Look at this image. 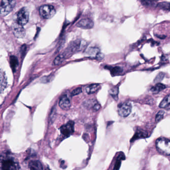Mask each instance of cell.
<instances>
[{
	"mask_svg": "<svg viewBox=\"0 0 170 170\" xmlns=\"http://www.w3.org/2000/svg\"><path fill=\"white\" fill-rule=\"evenodd\" d=\"M65 161H62L61 162V165H60V166H61V168H62L63 167L65 166Z\"/></svg>",
	"mask_w": 170,
	"mask_h": 170,
	"instance_id": "obj_31",
	"label": "cell"
},
{
	"mask_svg": "<svg viewBox=\"0 0 170 170\" xmlns=\"http://www.w3.org/2000/svg\"><path fill=\"white\" fill-rule=\"evenodd\" d=\"M158 0H141L142 5L147 7H154L156 4V2Z\"/></svg>",
	"mask_w": 170,
	"mask_h": 170,
	"instance_id": "obj_19",
	"label": "cell"
},
{
	"mask_svg": "<svg viewBox=\"0 0 170 170\" xmlns=\"http://www.w3.org/2000/svg\"><path fill=\"white\" fill-rule=\"evenodd\" d=\"M30 170H44L41 162L38 160L32 161L29 163Z\"/></svg>",
	"mask_w": 170,
	"mask_h": 170,
	"instance_id": "obj_14",
	"label": "cell"
},
{
	"mask_svg": "<svg viewBox=\"0 0 170 170\" xmlns=\"http://www.w3.org/2000/svg\"><path fill=\"white\" fill-rule=\"evenodd\" d=\"M12 32L15 37L22 39L25 37L26 31L23 26L14 22L12 25Z\"/></svg>",
	"mask_w": 170,
	"mask_h": 170,
	"instance_id": "obj_9",
	"label": "cell"
},
{
	"mask_svg": "<svg viewBox=\"0 0 170 170\" xmlns=\"http://www.w3.org/2000/svg\"><path fill=\"white\" fill-rule=\"evenodd\" d=\"M88 56L92 58L96 59L98 60L103 59L104 55L101 53L100 50L97 47H91L88 49L87 52Z\"/></svg>",
	"mask_w": 170,
	"mask_h": 170,
	"instance_id": "obj_10",
	"label": "cell"
},
{
	"mask_svg": "<svg viewBox=\"0 0 170 170\" xmlns=\"http://www.w3.org/2000/svg\"><path fill=\"white\" fill-rule=\"evenodd\" d=\"M122 159H123V155H120L118 157V158L117 159L116 163L115 166V167H114L113 170H119L121 165V160H122Z\"/></svg>",
	"mask_w": 170,
	"mask_h": 170,
	"instance_id": "obj_25",
	"label": "cell"
},
{
	"mask_svg": "<svg viewBox=\"0 0 170 170\" xmlns=\"http://www.w3.org/2000/svg\"><path fill=\"white\" fill-rule=\"evenodd\" d=\"M65 59V56H63L62 53L60 54L58 56L55 58L54 60V64L55 65H58L62 63V62L64 61Z\"/></svg>",
	"mask_w": 170,
	"mask_h": 170,
	"instance_id": "obj_22",
	"label": "cell"
},
{
	"mask_svg": "<svg viewBox=\"0 0 170 170\" xmlns=\"http://www.w3.org/2000/svg\"><path fill=\"white\" fill-rule=\"evenodd\" d=\"M100 108V103H98L97 102H96V103H95L94 106H93V109L95 112H97V111H98V110Z\"/></svg>",
	"mask_w": 170,
	"mask_h": 170,
	"instance_id": "obj_29",
	"label": "cell"
},
{
	"mask_svg": "<svg viewBox=\"0 0 170 170\" xmlns=\"http://www.w3.org/2000/svg\"><path fill=\"white\" fill-rule=\"evenodd\" d=\"M158 7L162 10L170 11V3L168 2H162L159 3Z\"/></svg>",
	"mask_w": 170,
	"mask_h": 170,
	"instance_id": "obj_23",
	"label": "cell"
},
{
	"mask_svg": "<svg viewBox=\"0 0 170 170\" xmlns=\"http://www.w3.org/2000/svg\"><path fill=\"white\" fill-rule=\"evenodd\" d=\"M59 106L61 109L68 110L71 107L70 99L66 95H63L61 97L59 102Z\"/></svg>",
	"mask_w": 170,
	"mask_h": 170,
	"instance_id": "obj_12",
	"label": "cell"
},
{
	"mask_svg": "<svg viewBox=\"0 0 170 170\" xmlns=\"http://www.w3.org/2000/svg\"><path fill=\"white\" fill-rule=\"evenodd\" d=\"M156 146L159 153L165 155H170V140L165 138H160L156 142Z\"/></svg>",
	"mask_w": 170,
	"mask_h": 170,
	"instance_id": "obj_3",
	"label": "cell"
},
{
	"mask_svg": "<svg viewBox=\"0 0 170 170\" xmlns=\"http://www.w3.org/2000/svg\"><path fill=\"white\" fill-rule=\"evenodd\" d=\"M1 170H21L19 163L16 160L10 156L2 155Z\"/></svg>",
	"mask_w": 170,
	"mask_h": 170,
	"instance_id": "obj_1",
	"label": "cell"
},
{
	"mask_svg": "<svg viewBox=\"0 0 170 170\" xmlns=\"http://www.w3.org/2000/svg\"><path fill=\"white\" fill-rule=\"evenodd\" d=\"M6 85V78L5 77V74L1 72V92H2V91L5 89Z\"/></svg>",
	"mask_w": 170,
	"mask_h": 170,
	"instance_id": "obj_20",
	"label": "cell"
},
{
	"mask_svg": "<svg viewBox=\"0 0 170 170\" xmlns=\"http://www.w3.org/2000/svg\"><path fill=\"white\" fill-rule=\"evenodd\" d=\"M164 77H165V74L163 73H160L154 80V82L158 83L162 81V80L164 79Z\"/></svg>",
	"mask_w": 170,
	"mask_h": 170,
	"instance_id": "obj_26",
	"label": "cell"
},
{
	"mask_svg": "<svg viewBox=\"0 0 170 170\" xmlns=\"http://www.w3.org/2000/svg\"><path fill=\"white\" fill-rule=\"evenodd\" d=\"M111 73L113 76L118 75L122 73L123 72V69L121 67L116 66V67H112L110 69Z\"/></svg>",
	"mask_w": 170,
	"mask_h": 170,
	"instance_id": "obj_21",
	"label": "cell"
},
{
	"mask_svg": "<svg viewBox=\"0 0 170 170\" xmlns=\"http://www.w3.org/2000/svg\"><path fill=\"white\" fill-rule=\"evenodd\" d=\"M76 26L83 29H91L94 26V22L89 19H82L77 23Z\"/></svg>",
	"mask_w": 170,
	"mask_h": 170,
	"instance_id": "obj_11",
	"label": "cell"
},
{
	"mask_svg": "<svg viewBox=\"0 0 170 170\" xmlns=\"http://www.w3.org/2000/svg\"><path fill=\"white\" fill-rule=\"evenodd\" d=\"M81 92H82V89L81 88H77L73 90V91L71 92V95L72 97H73V96L78 95V94H80Z\"/></svg>",
	"mask_w": 170,
	"mask_h": 170,
	"instance_id": "obj_28",
	"label": "cell"
},
{
	"mask_svg": "<svg viewBox=\"0 0 170 170\" xmlns=\"http://www.w3.org/2000/svg\"><path fill=\"white\" fill-rule=\"evenodd\" d=\"M10 65L12 68L14 72L16 70L17 68L19 65V62L17 57L14 55L11 56L10 57Z\"/></svg>",
	"mask_w": 170,
	"mask_h": 170,
	"instance_id": "obj_16",
	"label": "cell"
},
{
	"mask_svg": "<svg viewBox=\"0 0 170 170\" xmlns=\"http://www.w3.org/2000/svg\"><path fill=\"white\" fill-rule=\"evenodd\" d=\"M118 93H119V88L118 86H114L110 90V94L116 101L118 99Z\"/></svg>",
	"mask_w": 170,
	"mask_h": 170,
	"instance_id": "obj_17",
	"label": "cell"
},
{
	"mask_svg": "<svg viewBox=\"0 0 170 170\" xmlns=\"http://www.w3.org/2000/svg\"><path fill=\"white\" fill-rule=\"evenodd\" d=\"M164 114H165V112H164V111H159L158 113L157 114L156 116V121L157 122H159V121H160L163 118Z\"/></svg>",
	"mask_w": 170,
	"mask_h": 170,
	"instance_id": "obj_27",
	"label": "cell"
},
{
	"mask_svg": "<svg viewBox=\"0 0 170 170\" xmlns=\"http://www.w3.org/2000/svg\"><path fill=\"white\" fill-rule=\"evenodd\" d=\"M166 87L165 85L160 83H158L155 86H154L151 89V91L152 93L158 94L159 93V92H160L161 91L165 89Z\"/></svg>",
	"mask_w": 170,
	"mask_h": 170,
	"instance_id": "obj_15",
	"label": "cell"
},
{
	"mask_svg": "<svg viewBox=\"0 0 170 170\" xmlns=\"http://www.w3.org/2000/svg\"><path fill=\"white\" fill-rule=\"evenodd\" d=\"M26 46L25 45H23V46L22 47L21 49V52L22 54H24L26 51Z\"/></svg>",
	"mask_w": 170,
	"mask_h": 170,
	"instance_id": "obj_30",
	"label": "cell"
},
{
	"mask_svg": "<svg viewBox=\"0 0 170 170\" xmlns=\"http://www.w3.org/2000/svg\"><path fill=\"white\" fill-rule=\"evenodd\" d=\"M40 14L41 17L45 19L52 18L56 14V10L51 5H43L39 9Z\"/></svg>",
	"mask_w": 170,
	"mask_h": 170,
	"instance_id": "obj_6",
	"label": "cell"
},
{
	"mask_svg": "<svg viewBox=\"0 0 170 170\" xmlns=\"http://www.w3.org/2000/svg\"><path fill=\"white\" fill-rule=\"evenodd\" d=\"M29 12L25 7L19 10L15 14L14 17L15 22L22 26L27 24L29 21Z\"/></svg>",
	"mask_w": 170,
	"mask_h": 170,
	"instance_id": "obj_4",
	"label": "cell"
},
{
	"mask_svg": "<svg viewBox=\"0 0 170 170\" xmlns=\"http://www.w3.org/2000/svg\"><path fill=\"white\" fill-rule=\"evenodd\" d=\"M75 123L72 121L67 122L60 128V131L62 136L66 137H68L73 133L75 130Z\"/></svg>",
	"mask_w": 170,
	"mask_h": 170,
	"instance_id": "obj_8",
	"label": "cell"
},
{
	"mask_svg": "<svg viewBox=\"0 0 170 170\" xmlns=\"http://www.w3.org/2000/svg\"><path fill=\"white\" fill-rule=\"evenodd\" d=\"M170 104V94L166 97L161 102L159 107L161 108H165Z\"/></svg>",
	"mask_w": 170,
	"mask_h": 170,
	"instance_id": "obj_18",
	"label": "cell"
},
{
	"mask_svg": "<svg viewBox=\"0 0 170 170\" xmlns=\"http://www.w3.org/2000/svg\"><path fill=\"white\" fill-rule=\"evenodd\" d=\"M84 46V43L80 40L72 41L70 43L65 51L61 53L65 56V58L66 59L71 56L75 52L80 51Z\"/></svg>",
	"mask_w": 170,
	"mask_h": 170,
	"instance_id": "obj_2",
	"label": "cell"
},
{
	"mask_svg": "<svg viewBox=\"0 0 170 170\" xmlns=\"http://www.w3.org/2000/svg\"><path fill=\"white\" fill-rule=\"evenodd\" d=\"M100 85L98 84H93L90 85L86 87L85 91L87 94H92L95 93L100 90Z\"/></svg>",
	"mask_w": 170,
	"mask_h": 170,
	"instance_id": "obj_13",
	"label": "cell"
},
{
	"mask_svg": "<svg viewBox=\"0 0 170 170\" xmlns=\"http://www.w3.org/2000/svg\"><path fill=\"white\" fill-rule=\"evenodd\" d=\"M118 113L119 116L125 117L130 114L132 111V106L129 103H123L118 104Z\"/></svg>",
	"mask_w": 170,
	"mask_h": 170,
	"instance_id": "obj_7",
	"label": "cell"
},
{
	"mask_svg": "<svg viewBox=\"0 0 170 170\" xmlns=\"http://www.w3.org/2000/svg\"><path fill=\"white\" fill-rule=\"evenodd\" d=\"M56 108L55 107H53L51 109V112L50 116V121L54 122L55 119L56 118Z\"/></svg>",
	"mask_w": 170,
	"mask_h": 170,
	"instance_id": "obj_24",
	"label": "cell"
},
{
	"mask_svg": "<svg viewBox=\"0 0 170 170\" xmlns=\"http://www.w3.org/2000/svg\"><path fill=\"white\" fill-rule=\"evenodd\" d=\"M16 4V0H2L1 5V15L6 16L10 14Z\"/></svg>",
	"mask_w": 170,
	"mask_h": 170,
	"instance_id": "obj_5",
	"label": "cell"
}]
</instances>
